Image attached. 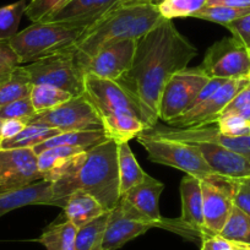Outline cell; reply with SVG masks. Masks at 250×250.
I'll return each mask as SVG.
<instances>
[{
  "label": "cell",
  "instance_id": "21",
  "mask_svg": "<svg viewBox=\"0 0 250 250\" xmlns=\"http://www.w3.org/2000/svg\"><path fill=\"white\" fill-rule=\"evenodd\" d=\"M119 3L120 0H71L45 21L83 22L91 26Z\"/></svg>",
  "mask_w": 250,
  "mask_h": 250
},
{
  "label": "cell",
  "instance_id": "37",
  "mask_svg": "<svg viewBox=\"0 0 250 250\" xmlns=\"http://www.w3.org/2000/svg\"><path fill=\"white\" fill-rule=\"evenodd\" d=\"M36 114L30 96L14 101L5 105H0V118L5 119H23L28 123L30 118Z\"/></svg>",
  "mask_w": 250,
  "mask_h": 250
},
{
  "label": "cell",
  "instance_id": "46",
  "mask_svg": "<svg viewBox=\"0 0 250 250\" xmlns=\"http://www.w3.org/2000/svg\"><path fill=\"white\" fill-rule=\"evenodd\" d=\"M234 250H250V247H247V245H242V244H235Z\"/></svg>",
  "mask_w": 250,
  "mask_h": 250
},
{
  "label": "cell",
  "instance_id": "51",
  "mask_svg": "<svg viewBox=\"0 0 250 250\" xmlns=\"http://www.w3.org/2000/svg\"><path fill=\"white\" fill-rule=\"evenodd\" d=\"M249 80H250V74H249Z\"/></svg>",
  "mask_w": 250,
  "mask_h": 250
},
{
  "label": "cell",
  "instance_id": "4",
  "mask_svg": "<svg viewBox=\"0 0 250 250\" xmlns=\"http://www.w3.org/2000/svg\"><path fill=\"white\" fill-rule=\"evenodd\" d=\"M83 96L97 112L104 133L114 143H129L150 129L139 103L117 81L85 74Z\"/></svg>",
  "mask_w": 250,
  "mask_h": 250
},
{
  "label": "cell",
  "instance_id": "40",
  "mask_svg": "<svg viewBox=\"0 0 250 250\" xmlns=\"http://www.w3.org/2000/svg\"><path fill=\"white\" fill-rule=\"evenodd\" d=\"M225 27L230 31L233 37L237 38L245 48L250 50V14L228 23Z\"/></svg>",
  "mask_w": 250,
  "mask_h": 250
},
{
  "label": "cell",
  "instance_id": "44",
  "mask_svg": "<svg viewBox=\"0 0 250 250\" xmlns=\"http://www.w3.org/2000/svg\"><path fill=\"white\" fill-rule=\"evenodd\" d=\"M208 6L250 8V0H208Z\"/></svg>",
  "mask_w": 250,
  "mask_h": 250
},
{
  "label": "cell",
  "instance_id": "23",
  "mask_svg": "<svg viewBox=\"0 0 250 250\" xmlns=\"http://www.w3.org/2000/svg\"><path fill=\"white\" fill-rule=\"evenodd\" d=\"M110 140L104 133L103 129L101 130H85V131H68V133H60L59 135L45 140L44 143L35 146L33 151L36 155L43 152L47 148L57 147V146H76L86 150L101 145L105 141Z\"/></svg>",
  "mask_w": 250,
  "mask_h": 250
},
{
  "label": "cell",
  "instance_id": "12",
  "mask_svg": "<svg viewBox=\"0 0 250 250\" xmlns=\"http://www.w3.org/2000/svg\"><path fill=\"white\" fill-rule=\"evenodd\" d=\"M249 83V79L226 80L208 100H205L196 107L187 110L178 118L170 120L167 124L173 128L179 129L203 128V126H208V125L216 124L218 118L221 117L226 107L229 104L230 101Z\"/></svg>",
  "mask_w": 250,
  "mask_h": 250
},
{
  "label": "cell",
  "instance_id": "1",
  "mask_svg": "<svg viewBox=\"0 0 250 250\" xmlns=\"http://www.w3.org/2000/svg\"><path fill=\"white\" fill-rule=\"evenodd\" d=\"M198 49L177 30L172 20L162 19L139 40L133 64L117 81L139 103L150 128L157 125L165 86L174 74L188 68Z\"/></svg>",
  "mask_w": 250,
  "mask_h": 250
},
{
  "label": "cell",
  "instance_id": "35",
  "mask_svg": "<svg viewBox=\"0 0 250 250\" xmlns=\"http://www.w3.org/2000/svg\"><path fill=\"white\" fill-rule=\"evenodd\" d=\"M70 1L71 0H30L25 15H27L32 22L45 21Z\"/></svg>",
  "mask_w": 250,
  "mask_h": 250
},
{
  "label": "cell",
  "instance_id": "18",
  "mask_svg": "<svg viewBox=\"0 0 250 250\" xmlns=\"http://www.w3.org/2000/svg\"><path fill=\"white\" fill-rule=\"evenodd\" d=\"M163 190L165 184L147 174L143 182L129 189L122 198L155 223L156 227L165 228L166 220L160 212V196Z\"/></svg>",
  "mask_w": 250,
  "mask_h": 250
},
{
  "label": "cell",
  "instance_id": "9",
  "mask_svg": "<svg viewBox=\"0 0 250 250\" xmlns=\"http://www.w3.org/2000/svg\"><path fill=\"white\" fill-rule=\"evenodd\" d=\"M208 80L210 78L200 68H187L174 74L161 96L158 118L169 123L187 112Z\"/></svg>",
  "mask_w": 250,
  "mask_h": 250
},
{
  "label": "cell",
  "instance_id": "32",
  "mask_svg": "<svg viewBox=\"0 0 250 250\" xmlns=\"http://www.w3.org/2000/svg\"><path fill=\"white\" fill-rule=\"evenodd\" d=\"M27 4V0H19L0 8V41H9L18 33Z\"/></svg>",
  "mask_w": 250,
  "mask_h": 250
},
{
  "label": "cell",
  "instance_id": "28",
  "mask_svg": "<svg viewBox=\"0 0 250 250\" xmlns=\"http://www.w3.org/2000/svg\"><path fill=\"white\" fill-rule=\"evenodd\" d=\"M62 131L58 129L50 128L44 124L30 123L25 126L22 131L15 138L1 141V150L9 148H33L35 146L44 143L45 140L59 135Z\"/></svg>",
  "mask_w": 250,
  "mask_h": 250
},
{
  "label": "cell",
  "instance_id": "24",
  "mask_svg": "<svg viewBox=\"0 0 250 250\" xmlns=\"http://www.w3.org/2000/svg\"><path fill=\"white\" fill-rule=\"evenodd\" d=\"M87 151L86 148L76 146H57L47 148L37 155V162L43 180L54 183L59 177L64 166L79 153Z\"/></svg>",
  "mask_w": 250,
  "mask_h": 250
},
{
  "label": "cell",
  "instance_id": "26",
  "mask_svg": "<svg viewBox=\"0 0 250 250\" xmlns=\"http://www.w3.org/2000/svg\"><path fill=\"white\" fill-rule=\"evenodd\" d=\"M76 232L78 228L66 220L48 226L37 240L47 250H75Z\"/></svg>",
  "mask_w": 250,
  "mask_h": 250
},
{
  "label": "cell",
  "instance_id": "30",
  "mask_svg": "<svg viewBox=\"0 0 250 250\" xmlns=\"http://www.w3.org/2000/svg\"><path fill=\"white\" fill-rule=\"evenodd\" d=\"M73 96L66 91L60 90L55 86L50 85H33L31 90L30 98L36 113H42L45 110L53 109L58 105L65 103Z\"/></svg>",
  "mask_w": 250,
  "mask_h": 250
},
{
  "label": "cell",
  "instance_id": "39",
  "mask_svg": "<svg viewBox=\"0 0 250 250\" xmlns=\"http://www.w3.org/2000/svg\"><path fill=\"white\" fill-rule=\"evenodd\" d=\"M233 183H234V196H233L234 206L250 216V177L233 179Z\"/></svg>",
  "mask_w": 250,
  "mask_h": 250
},
{
  "label": "cell",
  "instance_id": "17",
  "mask_svg": "<svg viewBox=\"0 0 250 250\" xmlns=\"http://www.w3.org/2000/svg\"><path fill=\"white\" fill-rule=\"evenodd\" d=\"M153 228L151 223L134 218L123 208L118 201L117 206L110 211L109 220L105 228L101 250H117L134 238L144 234Z\"/></svg>",
  "mask_w": 250,
  "mask_h": 250
},
{
  "label": "cell",
  "instance_id": "14",
  "mask_svg": "<svg viewBox=\"0 0 250 250\" xmlns=\"http://www.w3.org/2000/svg\"><path fill=\"white\" fill-rule=\"evenodd\" d=\"M139 40H125L101 49L83 66V75L118 81L128 73L133 64Z\"/></svg>",
  "mask_w": 250,
  "mask_h": 250
},
{
  "label": "cell",
  "instance_id": "49",
  "mask_svg": "<svg viewBox=\"0 0 250 250\" xmlns=\"http://www.w3.org/2000/svg\"><path fill=\"white\" fill-rule=\"evenodd\" d=\"M1 124H3V119L0 118V128H1ZM0 139H1V138H0Z\"/></svg>",
  "mask_w": 250,
  "mask_h": 250
},
{
  "label": "cell",
  "instance_id": "48",
  "mask_svg": "<svg viewBox=\"0 0 250 250\" xmlns=\"http://www.w3.org/2000/svg\"><path fill=\"white\" fill-rule=\"evenodd\" d=\"M120 1H124V3H126V1H146V0H120Z\"/></svg>",
  "mask_w": 250,
  "mask_h": 250
},
{
  "label": "cell",
  "instance_id": "16",
  "mask_svg": "<svg viewBox=\"0 0 250 250\" xmlns=\"http://www.w3.org/2000/svg\"><path fill=\"white\" fill-rule=\"evenodd\" d=\"M198 147L213 173L229 179L250 177V158L220 145L210 143H190Z\"/></svg>",
  "mask_w": 250,
  "mask_h": 250
},
{
  "label": "cell",
  "instance_id": "36",
  "mask_svg": "<svg viewBox=\"0 0 250 250\" xmlns=\"http://www.w3.org/2000/svg\"><path fill=\"white\" fill-rule=\"evenodd\" d=\"M217 128L221 134L229 138H240L250 135V122L238 113L222 114L217 120Z\"/></svg>",
  "mask_w": 250,
  "mask_h": 250
},
{
  "label": "cell",
  "instance_id": "11",
  "mask_svg": "<svg viewBox=\"0 0 250 250\" xmlns=\"http://www.w3.org/2000/svg\"><path fill=\"white\" fill-rule=\"evenodd\" d=\"M200 180L206 234H220L234 206V183L217 174Z\"/></svg>",
  "mask_w": 250,
  "mask_h": 250
},
{
  "label": "cell",
  "instance_id": "7",
  "mask_svg": "<svg viewBox=\"0 0 250 250\" xmlns=\"http://www.w3.org/2000/svg\"><path fill=\"white\" fill-rule=\"evenodd\" d=\"M32 85H50L66 91L73 97L83 95V74L76 64L71 48L28 62L23 66Z\"/></svg>",
  "mask_w": 250,
  "mask_h": 250
},
{
  "label": "cell",
  "instance_id": "34",
  "mask_svg": "<svg viewBox=\"0 0 250 250\" xmlns=\"http://www.w3.org/2000/svg\"><path fill=\"white\" fill-rule=\"evenodd\" d=\"M250 14V8H228V6H208L201 9L193 18L226 26Z\"/></svg>",
  "mask_w": 250,
  "mask_h": 250
},
{
  "label": "cell",
  "instance_id": "42",
  "mask_svg": "<svg viewBox=\"0 0 250 250\" xmlns=\"http://www.w3.org/2000/svg\"><path fill=\"white\" fill-rule=\"evenodd\" d=\"M250 105V83L245 86L243 90L238 92V95L229 102V104L226 107L222 114H228V113H239L240 110ZM221 114V115H222Z\"/></svg>",
  "mask_w": 250,
  "mask_h": 250
},
{
  "label": "cell",
  "instance_id": "33",
  "mask_svg": "<svg viewBox=\"0 0 250 250\" xmlns=\"http://www.w3.org/2000/svg\"><path fill=\"white\" fill-rule=\"evenodd\" d=\"M208 5V0H163L157 6L161 16L166 20L193 18Z\"/></svg>",
  "mask_w": 250,
  "mask_h": 250
},
{
  "label": "cell",
  "instance_id": "41",
  "mask_svg": "<svg viewBox=\"0 0 250 250\" xmlns=\"http://www.w3.org/2000/svg\"><path fill=\"white\" fill-rule=\"evenodd\" d=\"M201 250H234L235 244L223 238L221 234H205L203 238Z\"/></svg>",
  "mask_w": 250,
  "mask_h": 250
},
{
  "label": "cell",
  "instance_id": "45",
  "mask_svg": "<svg viewBox=\"0 0 250 250\" xmlns=\"http://www.w3.org/2000/svg\"><path fill=\"white\" fill-rule=\"evenodd\" d=\"M238 114L242 115V117L244 118V119H247L248 122H250V105H249V107H247V108H244V109L240 110Z\"/></svg>",
  "mask_w": 250,
  "mask_h": 250
},
{
  "label": "cell",
  "instance_id": "38",
  "mask_svg": "<svg viewBox=\"0 0 250 250\" xmlns=\"http://www.w3.org/2000/svg\"><path fill=\"white\" fill-rule=\"evenodd\" d=\"M20 65V59L11 48L9 41H0V80Z\"/></svg>",
  "mask_w": 250,
  "mask_h": 250
},
{
  "label": "cell",
  "instance_id": "29",
  "mask_svg": "<svg viewBox=\"0 0 250 250\" xmlns=\"http://www.w3.org/2000/svg\"><path fill=\"white\" fill-rule=\"evenodd\" d=\"M109 213L110 211H107L91 222L83 225V227L78 228L75 250H101L105 228L109 220Z\"/></svg>",
  "mask_w": 250,
  "mask_h": 250
},
{
  "label": "cell",
  "instance_id": "27",
  "mask_svg": "<svg viewBox=\"0 0 250 250\" xmlns=\"http://www.w3.org/2000/svg\"><path fill=\"white\" fill-rule=\"evenodd\" d=\"M32 86L27 71L20 65L0 80V105H5L30 96Z\"/></svg>",
  "mask_w": 250,
  "mask_h": 250
},
{
  "label": "cell",
  "instance_id": "43",
  "mask_svg": "<svg viewBox=\"0 0 250 250\" xmlns=\"http://www.w3.org/2000/svg\"><path fill=\"white\" fill-rule=\"evenodd\" d=\"M27 125V122L23 119H5L3 120L1 128H0V138L1 141L9 140L15 138L21 133Z\"/></svg>",
  "mask_w": 250,
  "mask_h": 250
},
{
  "label": "cell",
  "instance_id": "15",
  "mask_svg": "<svg viewBox=\"0 0 250 250\" xmlns=\"http://www.w3.org/2000/svg\"><path fill=\"white\" fill-rule=\"evenodd\" d=\"M43 180L33 148L0 150V189L25 187Z\"/></svg>",
  "mask_w": 250,
  "mask_h": 250
},
{
  "label": "cell",
  "instance_id": "20",
  "mask_svg": "<svg viewBox=\"0 0 250 250\" xmlns=\"http://www.w3.org/2000/svg\"><path fill=\"white\" fill-rule=\"evenodd\" d=\"M182 216L179 220L190 230L203 238L206 234L204 223V201L201 180L187 174L180 183Z\"/></svg>",
  "mask_w": 250,
  "mask_h": 250
},
{
  "label": "cell",
  "instance_id": "2",
  "mask_svg": "<svg viewBox=\"0 0 250 250\" xmlns=\"http://www.w3.org/2000/svg\"><path fill=\"white\" fill-rule=\"evenodd\" d=\"M53 206L64 208L73 191L81 190L97 199L107 211L120 200L118 144L108 140L74 156L52 183Z\"/></svg>",
  "mask_w": 250,
  "mask_h": 250
},
{
  "label": "cell",
  "instance_id": "13",
  "mask_svg": "<svg viewBox=\"0 0 250 250\" xmlns=\"http://www.w3.org/2000/svg\"><path fill=\"white\" fill-rule=\"evenodd\" d=\"M143 133L157 138L170 139V140L183 141V143H210L220 145L250 158V135L240 138H229L220 133L216 125H208L203 128L179 129L173 126H158L146 129Z\"/></svg>",
  "mask_w": 250,
  "mask_h": 250
},
{
  "label": "cell",
  "instance_id": "47",
  "mask_svg": "<svg viewBox=\"0 0 250 250\" xmlns=\"http://www.w3.org/2000/svg\"><path fill=\"white\" fill-rule=\"evenodd\" d=\"M146 1H148V3H151V4H152V5L158 6L161 3H162L163 0H146Z\"/></svg>",
  "mask_w": 250,
  "mask_h": 250
},
{
  "label": "cell",
  "instance_id": "19",
  "mask_svg": "<svg viewBox=\"0 0 250 250\" xmlns=\"http://www.w3.org/2000/svg\"><path fill=\"white\" fill-rule=\"evenodd\" d=\"M30 205H53L52 183L47 180L13 189H0V217Z\"/></svg>",
  "mask_w": 250,
  "mask_h": 250
},
{
  "label": "cell",
  "instance_id": "6",
  "mask_svg": "<svg viewBox=\"0 0 250 250\" xmlns=\"http://www.w3.org/2000/svg\"><path fill=\"white\" fill-rule=\"evenodd\" d=\"M136 140L145 148L152 162L177 168L199 179L215 174L193 144L157 138L145 133L139 134Z\"/></svg>",
  "mask_w": 250,
  "mask_h": 250
},
{
  "label": "cell",
  "instance_id": "5",
  "mask_svg": "<svg viewBox=\"0 0 250 250\" xmlns=\"http://www.w3.org/2000/svg\"><path fill=\"white\" fill-rule=\"evenodd\" d=\"M88 27L83 22L40 21L16 33L9 43L22 65L73 48Z\"/></svg>",
  "mask_w": 250,
  "mask_h": 250
},
{
  "label": "cell",
  "instance_id": "8",
  "mask_svg": "<svg viewBox=\"0 0 250 250\" xmlns=\"http://www.w3.org/2000/svg\"><path fill=\"white\" fill-rule=\"evenodd\" d=\"M199 68L208 78L249 79L250 50L233 36L225 37L206 50Z\"/></svg>",
  "mask_w": 250,
  "mask_h": 250
},
{
  "label": "cell",
  "instance_id": "3",
  "mask_svg": "<svg viewBox=\"0 0 250 250\" xmlns=\"http://www.w3.org/2000/svg\"><path fill=\"white\" fill-rule=\"evenodd\" d=\"M162 19L157 6L148 1H120L92 23L71 48L76 64L83 71L101 49L125 40H140Z\"/></svg>",
  "mask_w": 250,
  "mask_h": 250
},
{
  "label": "cell",
  "instance_id": "10",
  "mask_svg": "<svg viewBox=\"0 0 250 250\" xmlns=\"http://www.w3.org/2000/svg\"><path fill=\"white\" fill-rule=\"evenodd\" d=\"M30 123L44 124L50 128L58 129L62 133L103 129L97 112L83 95L71 97L65 103L53 109L36 113L32 118H30L27 124Z\"/></svg>",
  "mask_w": 250,
  "mask_h": 250
},
{
  "label": "cell",
  "instance_id": "25",
  "mask_svg": "<svg viewBox=\"0 0 250 250\" xmlns=\"http://www.w3.org/2000/svg\"><path fill=\"white\" fill-rule=\"evenodd\" d=\"M118 172L120 198L129 189L143 182L147 173L140 167L129 143L118 144Z\"/></svg>",
  "mask_w": 250,
  "mask_h": 250
},
{
  "label": "cell",
  "instance_id": "31",
  "mask_svg": "<svg viewBox=\"0 0 250 250\" xmlns=\"http://www.w3.org/2000/svg\"><path fill=\"white\" fill-rule=\"evenodd\" d=\"M220 234L234 244L250 247V216L233 206L229 218Z\"/></svg>",
  "mask_w": 250,
  "mask_h": 250
},
{
  "label": "cell",
  "instance_id": "22",
  "mask_svg": "<svg viewBox=\"0 0 250 250\" xmlns=\"http://www.w3.org/2000/svg\"><path fill=\"white\" fill-rule=\"evenodd\" d=\"M64 213L69 222L76 228L83 227L98 216L107 212L102 204L90 194L81 190H75L66 198L64 205Z\"/></svg>",
  "mask_w": 250,
  "mask_h": 250
},
{
  "label": "cell",
  "instance_id": "50",
  "mask_svg": "<svg viewBox=\"0 0 250 250\" xmlns=\"http://www.w3.org/2000/svg\"><path fill=\"white\" fill-rule=\"evenodd\" d=\"M0 150H1V139H0Z\"/></svg>",
  "mask_w": 250,
  "mask_h": 250
}]
</instances>
